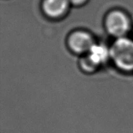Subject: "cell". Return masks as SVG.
Returning <instances> with one entry per match:
<instances>
[{"label":"cell","mask_w":133,"mask_h":133,"mask_svg":"<svg viewBox=\"0 0 133 133\" xmlns=\"http://www.w3.org/2000/svg\"><path fill=\"white\" fill-rule=\"evenodd\" d=\"M85 57L98 70L110 59V48L102 44H95L89 52L85 55Z\"/></svg>","instance_id":"cell-5"},{"label":"cell","mask_w":133,"mask_h":133,"mask_svg":"<svg viewBox=\"0 0 133 133\" xmlns=\"http://www.w3.org/2000/svg\"><path fill=\"white\" fill-rule=\"evenodd\" d=\"M130 20L124 12L114 10L105 18V27L110 35L116 38L124 37L130 29Z\"/></svg>","instance_id":"cell-2"},{"label":"cell","mask_w":133,"mask_h":133,"mask_svg":"<svg viewBox=\"0 0 133 133\" xmlns=\"http://www.w3.org/2000/svg\"><path fill=\"white\" fill-rule=\"evenodd\" d=\"M68 45L75 53L86 55L95 44L92 35L84 31H75L68 37Z\"/></svg>","instance_id":"cell-3"},{"label":"cell","mask_w":133,"mask_h":133,"mask_svg":"<svg viewBox=\"0 0 133 133\" xmlns=\"http://www.w3.org/2000/svg\"><path fill=\"white\" fill-rule=\"evenodd\" d=\"M87 0H70V4H72L73 5H75V6H80L84 4Z\"/></svg>","instance_id":"cell-6"},{"label":"cell","mask_w":133,"mask_h":133,"mask_svg":"<svg viewBox=\"0 0 133 133\" xmlns=\"http://www.w3.org/2000/svg\"><path fill=\"white\" fill-rule=\"evenodd\" d=\"M110 59L119 70L133 72V40L123 37L117 38L110 47Z\"/></svg>","instance_id":"cell-1"},{"label":"cell","mask_w":133,"mask_h":133,"mask_svg":"<svg viewBox=\"0 0 133 133\" xmlns=\"http://www.w3.org/2000/svg\"><path fill=\"white\" fill-rule=\"evenodd\" d=\"M70 5V0H43L42 9L47 17L55 19L62 17Z\"/></svg>","instance_id":"cell-4"}]
</instances>
